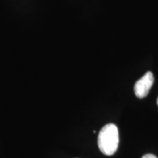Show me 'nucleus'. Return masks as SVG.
<instances>
[{
  "mask_svg": "<svg viewBox=\"0 0 158 158\" xmlns=\"http://www.w3.org/2000/svg\"><path fill=\"white\" fill-rule=\"evenodd\" d=\"M98 143L104 155L110 156L116 152L118 146V130L115 124H108L100 130Z\"/></svg>",
  "mask_w": 158,
  "mask_h": 158,
  "instance_id": "f257e3e1",
  "label": "nucleus"
},
{
  "mask_svg": "<svg viewBox=\"0 0 158 158\" xmlns=\"http://www.w3.org/2000/svg\"><path fill=\"white\" fill-rule=\"evenodd\" d=\"M154 83L152 73L147 72L144 76L135 83L134 86V92L138 98H143L149 93Z\"/></svg>",
  "mask_w": 158,
  "mask_h": 158,
  "instance_id": "f03ea898",
  "label": "nucleus"
},
{
  "mask_svg": "<svg viewBox=\"0 0 158 158\" xmlns=\"http://www.w3.org/2000/svg\"><path fill=\"white\" fill-rule=\"evenodd\" d=\"M142 158H157V157H155V155H151V154H147V155H143Z\"/></svg>",
  "mask_w": 158,
  "mask_h": 158,
  "instance_id": "7ed1b4c3",
  "label": "nucleus"
},
{
  "mask_svg": "<svg viewBox=\"0 0 158 158\" xmlns=\"http://www.w3.org/2000/svg\"><path fill=\"white\" fill-rule=\"evenodd\" d=\"M157 105H158V98H157Z\"/></svg>",
  "mask_w": 158,
  "mask_h": 158,
  "instance_id": "20e7f679",
  "label": "nucleus"
}]
</instances>
